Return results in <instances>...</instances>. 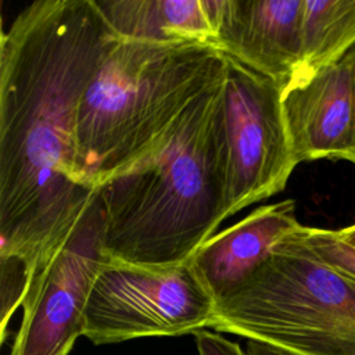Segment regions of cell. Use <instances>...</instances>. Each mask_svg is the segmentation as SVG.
Segmentation results:
<instances>
[{
    "label": "cell",
    "instance_id": "1",
    "mask_svg": "<svg viewBox=\"0 0 355 355\" xmlns=\"http://www.w3.org/2000/svg\"><path fill=\"white\" fill-rule=\"evenodd\" d=\"M112 37L96 0L33 1L1 33L0 257L29 286L97 190L78 180L76 121Z\"/></svg>",
    "mask_w": 355,
    "mask_h": 355
},
{
    "label": "cell",
    "instance_id": "2",
    "mask_svg": "<svg viewBox=\"0 0 355 355\" xmlns=\"http://www.w3.org/2000/svg\"><path fill=\"white\" fill-rule=\"evenodd\" d=\"M223 79L144 158L97 187L108 261L153 269L184 263L226 219Z\"/></svg>",
    "mask_w": 355,
    "mask_h": 355
},
{
    "label": "cell",
    "instance_id": "3",
    "mask_svg": "<svg viewBox=\"0 0 355 355\" xmlns=\"http://www.w3.org/2000/svg\"><path fill=\"white\" fill-rule=\"evenodd\" d=\"M225 72L226 54L212 44L114 36L78 110L80 186L96 190L144 158Z\"/></svg>",
    "mask_w": 355,
    "mask_h": 355
},
{
    "label": "cell",
    "instance_id": "4",
    "mask_svg": "<svg viewBox=\"0 0 355 355\" xmlns=\"http://www.w3.org/2000/svg\"><path fill=\"white\" fill-rule=\"evenodd\" d=\"M305 227L216 302L211 329L295 355H355V279L311 247Z\"/></svg>",
    "mask_w": 355,
    "mask_h": 355
},
{
    "label": "cell",
    "instance_id": "5",
    "mask_svg": "<svg viewBox=\"0 0 355 355\" xmlns=\"http://www.w3.org/2000/svg\"><path fill=\"white\" fill-rule=\"evenodd\" d=\"M215 306L190 259L158 269L107 261L90 290L83 337L103 345L194 334L209 327Z\"/></svg>",
    "mask_w": 355,
    "mask_h": 355
},
{
    "label": "cell",
    "instance_id": "6",
    "mask_svg": "<svg viewBox=\"0 0 355 355\" xmlns=\"http://www.w3.org/2000/svg\"><path fill=\"white\" fill-rule=\"evenodd\" d=\"M283 89L226 54L223 79L226 218L282 191L298 164L293 154Z\"/></svg>",
    "mask_w": 355,
    "mask_h": 355
},
{
    "label": "cell",
    "instance_id": "7",
    "mask_svg": "<svg viewBox=\"0 0 355 355\" xmlns=\"http://www.w3.org/2000/svg\"><path fill=\"white\" fill-rule=\"evenodd\" d=\"M104 208L96 190L85 212L29 286L10 355H69L83 336L93 283L108 261L103 252Z\"/></svg>",
    "mask_w": 355,
    "mask_h": 355
},
{
    "label": "cell",
    "instance_id": "8",
    "mask_svg": "<svg viewBox=\"0 0 355 355\" xmlns=\"http://www.w3.org/2000/svg\"><path fill=\"white\" fill-rule=\"evenodd\" d=\"M214 46L284 90L302 62L304 0H207Z\"/></svg>",
    "mask_w": 355,
    "mask_h": 355
},
{
    "label": "cell",
    "instance_id": "9",
    "mask_svg": "<svg viewBox=\"0 0 355 355\" xmlns=\"http://www.w3.org/2000/svg\"><path fill=\"white\" fill-rule=\"evenodd\" d=\"M295 161L355 157V47L340 61L283 92Z\"/></svg>",
    "mask_w": 355,
    "mask_h": 355
},
{
    "label": "cell",
    "instance_id": "10",
    "mask_svg": "<svg viewBox=\"0 0 355 355\" xmlns=\"http://www.w3.org/2000/svg\"><path fill=\"white\" fill-rule=\"evenodd\" d=\"M294 211L293 200L262 205L194 252L191 265L215 302L236 290L282 240L302 226Z\"/></svg>",
    "mask_w": 355,
    "mask_h": 355
},
{
    "label": "cell",
    "instance_id": "11",
    "mask_svg": "<svg viewBox=\"0 0 355 355\" xmlns=\"http://www.w3.org/2000/svg\"><path fill=\"white\" fill-rule=\"evenodd\" d=\"M118 39L153 43H205L214 46L215 31L207 0H96Z\"/></svg>",
    "mask_w": 355,
    "mask_h": 355
},
{
    "label": "cell",
    "instance_id": "12",
    "mask_svg": "<svg viewBox=\"0 0 355 355\" xmlns=\"http://www.w3.org/2000/svg\"><path fill=\"white\" fill-rule=\"evenodd\" d=\"M354 47L355 0H304L302 62L287 87L300 85L322 68L336 64Z\"/></svg>",
    "mask_w": 355,
    "mask_h": 355
},
{
    "label": "cell",
    "instance_id": "13",
    "mask_svg": "<svg viewBox=\"0 0 355 355\" xmlns=\"http://www.w3.org/2000/svg\"><path fill=\"white\" fill-rule=\"evenodd\" d=\"M29 290V272L26 263L17 257H0V343L7 336V326L25 301Z\"/></svg>",
    "mask_w": 355,
    "mask_h": 355
},
{
    "label": "cell",
    "instance_id": "14",
    "mask_svg": "<svg viewBox=\"0 0 355 355\" xmlns=\"http://www.w3.org/2000/svg\"><path fill=\"white\" fill-rule=\"evenodd\" d=\"M305 239L334 269L355 279V245L344 240L338 230L305 227Z\"/></svg>",
    "mask_w": 355,
    "mask_h": 355
},
{
    "label": "cell",
    "instance_id": "15",
    "mask_svg": "<svg viewBox=\"0 0 355 355\" xmlns=\"http://www.w3.org/2000/svg\"><path fill=\"white\" fill-rule=\"evenodd\" d=\"M194 340L198 355H245L237 343L205 329L194 333Z\"/></svg>",
    "mask_w": 355,
    "mask_h": 355
},
{
    "label": "cell",
    "instance_id": "16",
    "mask_svg": "<svg viewBox=\"0 0 355 355\" xmlns=\"http://www.w3.org/2000/svg\"><path fill=\"white\" fill-rule=\"evenodd\" d=\"M247 355H295V354L288 352L282 348H277V347H273V345H269V344L248 340Z\"/></svg>",
    "mask_w": 355,
    "mask_h": 355
},
{
    "label": "cell",
    "instance_id": "17",
    "mask_svg": "<svg viewBox=\"0 0 355 355\" xmlns=\"http://www.w3.org/2000/svg\"><path fill=\"white\" fill-rule=\"evenodd\" d=\"M338 232H340V234H341V237H343L344 240H347L348 243H351V244L355 245V225H354V226H349V227H347V229L338 230Z\"/></svg>",
    "mask_w": 355,
    "mask_h": 355
},
{
    "label": "cell",
    "instance_id": "18",
    "mask_svg": "<svg viewBox=\"0 0 355 355\" xmlns=\"http://www.w3.org/2000/svg\"><path fill=\"white\" fill-rule=\"evenodd\" d=\"M352 162H354V164H355V157H354V161H352Z\"/></svg>",
    "mask_w": 355,
    "mask_h": 355
}]
</instances>
